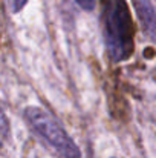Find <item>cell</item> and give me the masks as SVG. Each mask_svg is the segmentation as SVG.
<instances>
[{
  "label": "cell",
  "instance_id": "obj_5",
  "mask_svg": "<svg viewBox=\"0 0 156 158\" xmlns=\"http://www.w3.org/2000/svg\"><path fill=\"white\" fill-rule=\"evenodd\" d=\"M75 3L84 11H92L95 8V0H75Z\"/></svg>",
  "mask_w": 156,
  "mask_h": 158
},
{
  "label": "cell",
  "instance_id": "obj_2",
  "mask_svg": "<svg viewBox=\"0 0 156 158\" xmlns=\"http://www.w3.org/2000/svg\"><path fill=\"white\" fill-rule=\"evenodd\" d=\"M25 118L35 135L58 158H81V152L66 129L51 114L38 106H28Z\"/></svg>",
  "mask_w": 156,
  "mask_h": 158
},
{
  "label": "cell",
  "instance_id": "obj_3",
  "mask_svg": "<svg viewBox=\"0 0 156 158\" xmlns=\"http://www.w3.org/2000/svg\"><path fill=\"white\" fill-rule=\"evenodd\" d=\"M133 6H135V11L138 14L139 22H141L142 31L147 34V37L150 40H155L156 22H155V8H153L152 2L150 0H133Z\"/></svg>",
  "mask_w": 156,
  "mask_h": 158
},
{
  "label": "cell",
  "instance_id": "obj_1",
  "mask_svg": "<svg viewBox=\"0 0 156 158\" xmlns=\"http://www.w3.org/2000/svg\"><path fill=\"white\" fill-rule=\"evenodd\" d=\"M100 25L109 58L129 60L135 51V28L127 0H100Z\"/></svg>",
  "mask_w": 156,
  "mask_h": 158
},
{
  "label": "cell",
  "instance_id": "obj_4",
  "mask_svg": "<svg viewBox=\"0 0 156 158\" xmlns=\"http://www.w3.org/2000/svg\"><path fill=\"white\" fill-rule=\"evenodd\" d=\"M28 0H6V5H8V9L12 12V14H17L18 11H22L25 8Z\"/></svg>",
  "mask_w": 156,
  "mask_h": 158
},
{
  "label": "cell",
  "instance_id": "obj_6",
  "mask_svg": "<svg viewBox=\"0 0 156 158\" xmlns=\"http://www.w3.org/2000/svg\"><path fill=\"white\" fill-rule=\"evenodd\" d=\"M0 134H2L3 137H6V134H8V121H6V118H5L2 109H0Z\"/></svg>",
  "mask_w": 156,
  "mask_h": 158
}]
</instances>
